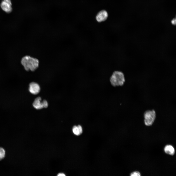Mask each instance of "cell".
<instances>
[{"label": "cell", "mask_w": 176, "mask_h": 176, "mask_svg": "<svg viewBox=\"0 0 176 176\" xmlns=\"http://www.w3.org/2000/svg\"><path fill=\"white\" fill-rule=\"evenodd\" d=\"M21 63L24 69L27 71H34L39 65V61L38 59L29 55L23 57L21 59Z\"/></svg>", "instance_id": "obj_1"}, {"label": "cell", "mask_w": 176, "mask_h": 176, "mask_svg": "<svg viewBox=\"0 0 176 176\" xmlns=\"http://www.w3.org/2000/svg\"><path fill=\"white\" fill-rule=\"evenodd\" d=\"M110 80L111 84L114 86H122L125 81L123 73L121 71L117 70L112 73Z\"/></svg>", "instance_id": "obj_2"}, {"label": "cell", "mask_w": 176, "mask_h": 176, "mask_svg": "<svg viewBox=\"0 0 176 176\" xmlns=\"http://www.w3.org/2000/svg\"><path fill=\"white\" fill-rule=\"evenodd\" d=\"M156 116L155 112L154 110L146 111L144 114V121L145 125L148 126L152 125L154 121Z\"/></svg>", "instance_id": "obj_3"}, {"label": "cell", "mask_w": 176, "mask_h": 176, "mask_svg": "<svg viewBox=\"0 0 176 176\" xmlns=\"http://www.w3.org/2000/svg\"><path fill=\"white\" fill-rule=\"evenodd\" d=\"M0 6L2 9L7 13H10L12 11V3L11 0H3Z\"/></svg>", "instance_id": "obj_4"}, {"label": "cell", "mask_w": 176, "mask_h": 176, "mask_svg": "<svg viewBox=\"0 0 176 176\" xmlns=\"http://www.w3.org/2000/svg\"><path fill=\"white\" fill-rule=\"evenodd\" d=\"M29 90L32 94L36 95L39 92L40 88L37 83L34 82H32L29 84Z\"/></svg>", "instance_id": "obj_5"}, {"label": "cell", "mask_w": 176, "mask_h": 176, "mask_svg": "<svg viewBox=\"0 0 176 176\" xmlns=\"http://www.w3.org/2000/svg\"><path fill=\"white\" fill-rule=\"evenodd\" d=\"M108 17V14L105 10H102L99 12L97 15L96 18L97 21L99 22L105 21Z\"/></svg>", "instance_id": "obj_6"}, {"label": "cell", "mask_w": 176, "mask_h": 176, "mask_svg": "<svg viewBox=\"0 0 176 176\" xmlns=\"http://www.w3.org/2000/svg\"><path fill=\"white\" fill-rule=\"evenodd\" d=\"M33 107L36 109H40L43 108L41 99L40 97L36 98L33 103Z\"/></svg>", "instance_id": "obj_7"}, {"label": "cell", "mask_w": 176, "mask_h": 176, "mask_svg": "<svg viewBox=\"0 0 176 176\" xmlns=\"http://www.w3.org/2000/svg\"><path fill=\"white\" fill-rule=\"evenodd\" d=\"M164 150L165 152L169 154L173 155L175 153V150L174 147L172 145H168L165 147Z\"/></svg>", "instance_id": "obj_8"}, {"label": "cell", "mask_w": 176, "mask_h": 176, "mask_svg": "<svg viewBox=\"0 0 176 176\" xmlns=\"http://www.w3.org/2000/svg\"><path fill=\"white\" fill-rule=\"evenodd\" d=\"M5 152L4 148L0 147V161L4 158L5 156Z\"/></svg>", "instance_id": "obj_9"}, {"label": "cell", "mask_w": 176, "mask_h": 176, "mask_svg": "<svg viewBox=\"0 0 176 176\" xmlns=\"http://www.w3.org/2000/svg\"><path fill=\"white\" fill-rule=\"evenodd\" d=\"M72 131L74 133L77 135L80 134L77 126H74L72 128Z\"/></svg>", "instance_id": "obj_10"}, {"label": "cell", "mask_w": 176, "mask_h": 176, "mask_svg": "<svg viewBox=\"0 0 176 176\" xmlns=\"http://www.w3.org/2000/svg\"><path fill=\"white\" fill-rule=\"evenodd\" d=\"M131 176H141V174L138 171H135L132 173L131 174Z\"/></svg>", "instance_id": "obj_11"}, {"label": "cell", "mask_w": 176, "mask_h": 176, "mask_svg": "<svg viewBox=\"0 0 176 176\" xmlns=\"http://www.w3.org/2000/svg\"><path fill=\"white\" fill-rule=\"evenodd\" d=\"M43 108H47L48 106V103L47 101L45 100L42 101Z\"/></svg>", "instance_id": "obj_12"}, {"label": "cell", "mask_w": 176, "mask_h": 176, "mask_svg": "<svg viewBox=\"0 0 176 176\" xmlns=\"http://www.w3.org/2000/svg\"><path fill=\"white\" fill-rule=\"evenodd\" d=\"M78 128L80 134H81L82 132V127L79 125H78L77 126Z\"/></svg>", "instance_id": "obj_13"}, {"label": "cell", "mask_w": 176, "mask_h": 176, "mask_svg": "<svg viewBox=\"0 0 176 176\" xmlns=\"http://www.w3.org/2000/svg\"><path fill=\"white\" fill-rule=\"evenodd\" d=\"M57 176H65L66 175L63 173H60L58 174Z\"/></svg>", "instance_id": "obj_14"}, {"label": "cell", "mask_w": 176, "mask_h": 176, "mask_svg": "<svg viewBox=\"0 0 176 176\" xmlns=\"http://www.w3.org/2000/svg\"><path fill=\"white\" fill-rule=\"evenodd\" d=\"M173 24H175L176 23V19H174L172 20L171 22Z\"/></svg>", "instance_id": "obj_15"}]
</instances>
